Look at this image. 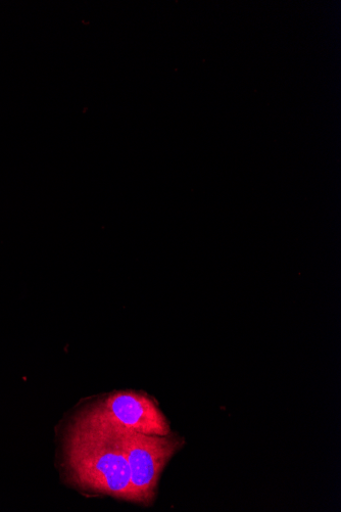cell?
I'll use <instances>...</instances> for the list:
<instances>
[{
    "mask_svg": "<svg viewBox=\"0 0 341 512\" xmlns=\"http://www.w3.org/2000/svg\"><path fill=\"white\" fill-rule=\"evenodd\" d=\"M64 465L69 483L82 492L135 503L125 453L103 425L78 416L65 438Z\"/></svg>",
    "mask_w": 341,
    "mask_h": 512,
    "instance_id": "obj_1",
    "label": "cell"
},
{
    "mask_svg": "<svg viewBox=\"0 0 341 512\" xmlns=\"http://www.w3.org/2000/svg\"><path fill=\"white\" fill-rule=\"evenodd\" d=\"M99 424L114 435L125 453L135 503L152 505L156 500L159 482L167 464L183 448L185 440L173 433L166 436L146 435Z\"/></svg>",
    "mask_w": 341,
    "mask_h": 512,
    "instance_id": "obj_2",
    "label": "cell"
},
{
    "mask_svg": "<svg viewBox=\"0 0 341 512\" xmlns=\"http://www.w3.org/2000/svg\"><path fill=\"white\" fill-rule=\"evenodd\" d=\"M80 415L89 420L146 435L172 433L168 418L148 394L114 392Z\"/></svg>",
    "mask_w": 341,
    "mask_h": 512,
    "instance_id": "obj_3",
    "label": "cell"
}]
</instances>
